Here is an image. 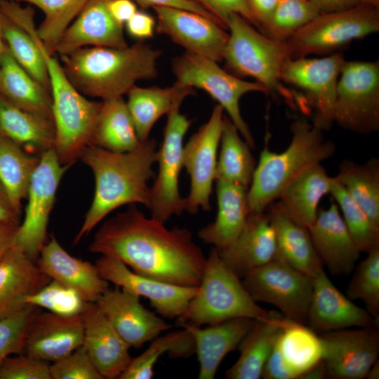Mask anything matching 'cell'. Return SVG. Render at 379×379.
Segmentation results:
<instances>
[{
	"label": "cell",
	"mask_w": 379,
	"mask_h": 379,
	"mask_svg": "<svg viewBox=\"0 0 379 379\" xmlns=\"http://www.w3.org/2000/svg\"><path fill=\"white\" fill-rule=\"evenodd\" d=\"M267 213L274 227L277 257L302 273L314 278L324 265L314 246L308 228L291 219L279 201L272 203Z\"/></svg>",
	"instance_id": "cell-28"
},
{
	"label": "cell",
	"mask_w": 379,
	"mask_h": 379,
	"mask_svg": "<svg viewBox=\"0 0 379 379\" xmlns=\"http://www.w3.org/2000/svg\"><path fill=\"white\" fill-rule=\"evenodd\" d=\"M334 123L359 134L378 131V60L345 61L336 86Z\"/></svg>",
	"instance_id": "cell-9"
},
{
	"label": "cell",
	"mask_w": 379,
	"mask_h": 379,
	"mask_svg": "<svg viewBox=\"0 0 379 379\" xmlns=\"http://www.w3.org/2000/svg\"><path fill=\"white\" fill-rule=\"evenodd\" d=\"M241 281L256 302L272 305L286 318L306 324L313 291L312 277L277 256L246 274Z\"/></svg>",
	"instance_id": "cell-11"
},
{
	"label": "cell",
	"mask_w": 379,
	"mask_h": 379,
	"mask_svg": "<svg viewBox=\"0 0 379 379\" xmlns=\"http://www.w3.org/2000/svg\"><path fill=\"white\" fill-rule=\"evenodd\" d=\"M378 31L379 9L359 4L344 11L320 13L286 41L291 59H295L335 53Z\"/></svg>",
	"instance_id": "cell-8"
},
{
	"label": "cell",
	"mask_w": 379,
	"mask_h": 379,
	"mask_svg": "<svg viewBox=\"0 0 379 379\" xmlns=\"http://www.w3.org/2000/svg\"><path fill=\"white\" fill-rule=\"evenodd\" d=\"M356 267L347 288L350 300H361L368 312L379 320V248L367 253Z\"/></svg>",
	"instance_id": "cell-44"
},
{
	"label": "cell",
	"mask_w": 379,
	"mask_h": 379,
	"mask_svg": "<svg viewBox=\"0 0 379 379\" xmlns=\"http://www.w3.org/2000/svg\"><path fill=\"white\" fill-rule=\"evenodd\" d=\"M39 161L40 157L29 154L11 140L0 135V182L19 215L22 201L27 199Z\"/></svg>",
	"instance_id": "cell-37"
},
{
	"label": "cell",
	"mask_w": 379,
	"mask_h": 379,
	"mask_svg": "<svg viewBox=\"0 0 379 379\" xmlns=\"http://www.w3.org/2000/svg\"><path fill=\"white\" fill-rule=\"evenodd\" d=\"M319 13L308 0H279L261 32L269 37L286 41Z\"/></svg>",
	"instance_id": "cell-43"
},
{
	"label": "cell",
	"mask_w": 379,
	"mask_h": 379,
	"mask_svg": "<svg viewBox=\"0 0 379 379\" xmlns=\"http://www.w3.org/2000/svg\"><path fill=\"white\" fill-rule=\"evenodd\" d=\"M333 177L321 164L300 174L282 191L278 199L284 211L294 221L308 228L316 219L319 204L330 194Z\"/></svg>",
	"instance_id": "cell-31"
},
{
	"label": "cell",
	"mask_w": 379,
	"mask_h": 379,
	"mask_svg": "<svg viewBox=\"0 0 379 379\" xmlns=\"http://www.w3.org/2000/svg\"><path fill=\"white\" fill-rule=\"evenodd\" d=\"M345 60L340 52L323 58L290 59L283 66L281 79L303 93V101L314 113L313 124L324 131L334 123L336 86Z\"/></svg>",
	"instance_id": "cell-13"
},
{
	"label": "cell",
	"mask_w": 379,
	"mask_h": 379,
	"mask_svg": "<svg viewBox=\"0 0 379 379\" xmlns=\"http://www.w3.org/2000/svg\"><path fill=\"white\" fill-rule=\"evenodd\" d=\"M83 345L103 378H119L132 358L130 347L121 338L95 302H90L82 314Z\"/></svg>",
	"instance_id": "cell-24"
},
{
	"label": "cell",
	"mask_w": 379,
	"mask_h": 379,
	"mask_svg": "<svg viewBox=\"0 0 379 379\" xmlns=\"http://www.w3.org/2000/svg\"><path fill=\"white\" fill-rule=\"evenodd\" d=\"M161 55L160 50L138 41L124 48L84 47L60 58L77 91L105 100L126 95L139 80L156 78Z\"/></svg>",
	"instance_id": "cell-3"
},
{
	"label": "cell",
	"mask_w": 379,
	"mask_h": 379,
	"mask_svg": "<svg viewBox=\"0 0 379 379\" xmlns=\"http://www.w3.org/2000/svg\"><path fill=\"white\" fill-rule=\"evenodd\" d=\"M193 88L174 84L171 87H140L135 85L126 94V106L141 142L149 138L157 121L168 114L175 100L182 95H190Z\"/></svg>",
	"instance_id": "cell-35"
},
{
	"label": "cell",
	"mask_w": 379,
	"mask_h": 379,
	"mask_svg": "<svg viewBox=\"0 0 379 379\" xmlns=\"http://www.w3.org/2000/svg\"><path fill=\"white\" fill-rule=\"evenodd\" d=\"M187 96H179L167 114L162 143L157 150L159 169L149 188L148 208L153 218L164 223L172 215L185 211V198L180 193L179 178L183 168V140L192 120L181 114L180 108Z\"/></svg>",
	"instance_id": "cell-10"
},
{
	"label": "cell",
	"mask_w": 379,
	"mask_h": 379,
	"mask_svg": "<svg viewBox=\"0 0 379 379\" xmlns=\"http://www.w3.org/2000/svg\"><path fill=\"white\" fill-rule=\"evenodd\" d=\"M330 194L338 205L345 225L360 252L379 248V225L348 195L334 177Z\"/></svg>",
	"instance_id": "cell-42"
},
{
	"label": "cell",
	"mask_w": 379,
	"mask_h": 379,
	"mask_svg": "<svg viewBox=\"0 0 379 379\" xmlns=\"http://www.w3.org/2000/svg\"><path fill=\"white\" fill-rule=\"evenodd\" d=\"M218 211L213 222L201 228L199 237L221 250L231 244L241 232L249 214L248 188L234 183L216 180Z\"/></svg>",
	"instance_id": "cell-29"
},
{
	"label": "cell",
	"mask_w": 379,
	"mask_h": 379,
	"mask_svg": "<svg viewBox=\"0 0 379 379\" xmlns=\"http://www.w3.org/2000/svg\"><path fill=\"white\" fill-rule=\"evenodd\" d=\"M215 180H223L248 188L256 163L250 146L227 116H224L220 141Z\"/></svg>",
	"instance_id": "cell-36"
},
{
	"label": "cell",
	"mask_w": 379,
	"mask_h": 379,
	"mask_svg": "<svg viewBox=\"0 0 379 379\" xmlns=\"http://www.w3.org/2000/svg\"><path fill=\"white\" fill-rule=\"evenodd\" d=\"M224 116L222 107L218 104L208 120L184 145L182 165L190 178V192L185 198V211L190 213H196L199 208L211 210L210 197L215 180Z\"/></svg>",
	"instance_id": "cell-14"
},
{
	"label": "cell",
	"mask_w": 379,
	"mask_h": 379,
	"mask_svg": "<svg viewBox=\"0 0 379 379\" xmlns=\"http://www.w3.org/2000/svg\"><path fill=\"white\" fill-rule=\"evenodd\" d=\"M89 250L117 258L141 275L186 287L199 286L206 262L189 230L168 229L134 206L105 222Z\"/></svg>",
	"instance_id": "cell-1"
},
{
	"label": "cell",
	"mask_w": 379,
	"mask_h": 379,
	"mask_svg": "<svg viewBox=\"0 0 379 379\" xmlns=\"http://www.w3.org/2000/svg\"><path fill=\"white\" fill-rule=\"evenodd\" d=\"M124 27L131 37L143 41L153 36L156 31V20L150 14L138 10L125 23Z\"/></svg>",
	"instance_id": "cell-50"
},
{
	"label": "cell",
	"mask_w": 379,
	"mask_h": 379,
	"mask_svg": "<svg viewBox=\"0 0 379 379\" xmlns=\"http://www.w3.org/2000/svg\"><path fill=\"white\" fill-rule=\"evenodd\" d=\"M140 298L116 286L113 289L109 288L95 302L130 348H140L161 332L172 328L171 324L146 309Z\"/></svg>",
	"instance_id": "cell-18"
},
{
	"label": "cell",
	"mask_w": 379,
	"mask_h": 379,
	"mask_svg": "<svg viewBox=\"0 0 379 379\" xmlns=\"http://www.w3.org/2000/svg\"><path fill=\"white\" fill-rule=\"evenodd\" d=\"M89 302L76 290L53 279L25 300L26 305L63 317L81 315Z\"/></svg>",
	"instance_id": "cell-45"
},
{
	"label": "cell",
	"mask_w": 379,
	"mask_h": 379,
	"mask_svg": "<svg viewBox=\"0 0 379 379\" xmlns=\"http://www.w3.org/2000/svg\"><path fill=\"white\" fill-rule=\"evenodd\" d=\"M0 135L20 146L29 154L41 156L54 149L53 121L22 109L0 94Z\"/></svg>",
	"instance_id": "cell-30"
},
{
	"label": "cell",
	"mask_w": 379,
	"mask_h": 379,
	"mask_svg": "<svg viewBox=\"0 0 379 379\" xmlns=\"http://www.w3.org/2000/svg\"><path fill=\"white\" fill-rule=\"evenodd\" d=\"M291 131V142L284 151L274 152L266 145L261 152L247 190L249 213L265 212L292 180L335 152L324 131L305 119L294 121Z\"/></svg>",
	"instance_id": "cell-4"
},
{
	"label": "cell",
	"mask_w": 379,
	"mask_h": 379,
	"mask_svg": "<svg viewBox=\"0 0 379 379\" xmlns=\"http://www.w3.org/2000/svg\"><path fill=\"white\" fill-rule=\"evenodd\" d=\"M308 230L319 258L331 273L347 275L353 271L361 252L335 202L318 211Z\"/></svg>",
	"instance_id": "cell-23"
},
{
	"label": "cell",
	"mask_w": 379,
	"mask_h": 379,
	"mask_svg": "<svg viewBox=\"0 0 379 379\" xmlns=\"http://www.w3.org/2000/svg\"><path fill=\"white\" fill-rule=\"evenodd\" d=\"M226 28L230 32L222 60L228 69L238 77H251L268 93L277 91L293 102L281 79L283 66L291 59L286 41L266 36L236 13L229 16Z\"/></svg>",
	"instance_id": "cell-6"
},
{
	"label": "cell",
	"mask_w": 379,
	"mask_h": 379,
	"mask_svg": "<svg viewBox=\"0 0 379 379\" xmlns=\"http://www.w3.org/2000/svg\"><path fill=\"white\" fill-rule=\"evenodd\" d=\"M0 379H51L50 364L26 354L8 357L0 365Z\"/></svg>",
	"instance_id": "cell-48"
},
{
	"label": "cell",
	"mask_w": 379,
	"mask_h": 379,
	"mask_svg": "<svg viewBox=\"0 0 379 379\" xmlns=\"http://www.w3.org/2000/svg\"><path fill=\"white\" fill-rule=\"evenodd\" d=\"M369 379H378L379 378V363L377 360L371 367L366 375Z\"/></svg>",
	"instance_id": "cell-59"
},
{
	"label": "cell",
	"mask_w": 379,
	"mask_h": 379,
	"mask_svg": "<svg viewBox=\"0 0 379 379\" xmlns=\"http://www.w3.org/2000/svg\"><path fill=\"white\" fill-rule=\"evenodd\" d=\"M20 215L12 206L8 195L0 182V222L20 224Z\"/></svg>",
	"instance_id": "cell-56"
},
{
	"label": "cell",
	"mask_w": 379,
	"mask_h": 379,
	"mask_svg": "<svg viewBox=\"0 0 379 379\" xmlns=\"http://www.w3.org/2000/svg\"><path fill=\"white\" fill-rule=\"evenodd\" d=\"M110 0H89L58 41L54 54L60 57L89 46L124 48L128 45L124 26L112 16Z\"/></svg>",
	"instance_id": "cell-20"
},
{
	"label": "cell",
	"mask_w": 379,
	"mask_h": 379,
	"mask_svg": "<svg viewBox=\"0 0 379 379\" xmlns=\"http://www.w3.org/2000/svg\"><path fill=\"white\" fill-rule=\"evenodd\" d=\"M142 8L157 6H170L182 8L203 15L220 23L213 15L201 6L190 0H132ZM221 24V23H220Z\"/></svg>",
	"instance_id": "cell-52"
},
{
	"label": "cell",
	"mask_w": 379,
	"mask_h": 379,
	"mask_svg": "<svg viewBox=\"0 0 379 379\" xmlns=\"http://www.w3.org/2000/svg\"><path fill=\"white\" fill-rule=\"evenodd\" d=\"M203 7L226 28L229 16L232 13L241 15L258 29L248 0H190ZM227 29V28H226Z\"/></svg>",
	"instance_id": "cell-49"
},
{
	"label": "cell",
	"mask_w": 379,
	"mask_h": 379,
	"mask_svg": "<svg viewBox=\"0 0 379 379\" xmlns=\"http://www.w3.org/2000/svg\"><path fill=\"white\" fill-rule=\"evenodd\" d=\"M50 372L51 379H104L83 345L50 364Z\"/></svg>",
	"instance_id": "cell-47"
},
{
	"label": "cell",
	"mask_w": 379,
	"mask_h": 379,
	"mask_svg": "<svg viewBox=\"0 0 379 379\" xmlns=\"http://www.w3.org/2000/svg\"><path fill=\"white\" fill-rule=\"evenodd\" d=\"M154 139L141 142L126 152L109 151L88 145L79 159L88 166L95 178L94 196L83 224L77 233V244L107 215L127 204H140L148 208V182L154 175L153 165L157 159Z\"/></svg>",
	"instance_id": "cell-2"
},
{
	"label": "cell",
	"mask_w": 379,
	"mask_h": 379,
	"mask_svg": "<svg viewBox=\"0 0 379 379\" xmlns=\"http://www.w3.org/2000/svg\"><path fill=\"white\" fill-rule=\"evenodd\" d=\"M95 265L102 279L147 298L152 307L166 318L180 317L198 288V286H182L141 275L121 260L110 256L102 255Z\"/></svg>",
	"instance_id": "cell-17"
},
{
	"label": "cell",
	"mask_w": 379,
	"mask_h": 379,
	"mask_svg": "<svg viewBox=\"0 0 379 379\" xmlns=\"http://www.w3.org/2000/svg\"><path fill=\"white\" fill-rule=\"evenodd\" d=\"M348 195L379 225V160L372 158L364 164L343 160L334 177Z\"/></svg>",
	"instance_id": "cell-38"
},
{
	"label": "cell",
	"mask_w": 379,
	"mask_h": 379,
	"mask_svg": "<svg viewBox=\"0 0 379 379\" xmlns=\"http://www.w3.org/2000/svg\"><path fill=\"white\" fill-rule=\"evenodd\" d=\"M359 4L372 6L374 8H379V0H359Z\"/></svg>",
	"instance_id": "cell-61"
},
{
	"label": "cell",
	"mask_w": 379,
	"mask_h": 379,
	"mask_svg": "<svg viewBox=\"0 0 379 379\" xmlns=\"http://www.w3.org/2000/svg\"><path fill=\"white\" fill-rule=\"evenodd\" d=\"M366 309L353 303L331 282L324 270L313 278V291L306 324L314 332H327L352 326L378 324Z\"/></svg>",
	"instance_id": "cell-19"
},
{
	"label": "cell",
	"mask_w": 379,
	"mask_h": 379,
	"mask_svg": "<svg viewBox=\"0 0 379 379\" xmlns=\"http://www.w3.org/2000/svg\"><path fill=\"white\" fill-rule=\"evenodd\" d=\"M277 340L265 361L261 378L264 379H296L295 375L284 359Z\"/></svg>",
	"instance_id": "cell-51"
},
{
	"label": "cell",
	"mask_w": 379,
	"mask_h": 379,
	"mask_svg": "<svg viewBox=\"0 0 379 379\" xmlns=\"http://www.w3.org/2000/svg\"><path fill=\"white\" fill-rule=\"evenodd\" d=\"M27 305L20 311L0 319V365L12 354H22L30 323L39 312Z\"/></svg>",
	"instance_id": "cell-46"
},
{
	"label": "cell",
	"mask_w": 379,
	"mask_h": 379,
	"mask_svg": "<svg viewBox=\"0 0 379 379\" xmlns=\"http://www.w3.org/2000/svg\"><path fill=\"white\" fill-rule=\"evenodd\" d=\"M326 378V373L322 360L318 364L302 375L300 379H324Z\"/></svg>",
	"instance_id": "cell-58"
},
{
	"label": "cell",
	"mask_w": 379,
	"mask_h": 379,
	"mask_svg": "<svg viewBox=\"0 0 379 379\" xmlns=\"http://www.w3.org/2000/svg\"><path fill=\"white\" fill-rule=\"evenodd\" d=\"M277 343L284 359L296 379L322 360V345L319 335L303 324L289 320Z\"/></svg>",
	"instance_id": "cell-39"
},
{
	"label": "cell",
	"mask_w": 379,
	"mask_h": 379,
	"mask_svg": "<svg viewBox=\"0 0 379 379\" xmlns=\"http://www.w3.org/2000/svg\"><path fill=\"white\" fill-rule=\"evenodd\" d=\"M274 312L258 305L241 279L225 265L213 248L206 258L197 291L178 320V323L201 326L239 317L264 320Z\"/></svg>",
	"instance_id": "cell-5"
},
{
	"label": "cell",
	"mask_w": 379,
	"mask_h": 379,
	"mask_svg": "<svg viewBox=\"0 0 379 379\" xmlns=\"http://www.w3.org/2000/svg\"><path fill=\"white\" fill-rule=\"evenodd\" d=\"M38 8L44 18L36 33L47 51L54 55L61 36L89 0H15Z\"/></svg>",
	"instance_id": "cell-41"
},
{
	"label": "cell",
	"mask_w": 379,
	"mask_h": 379,
	"mask_svg": "<svg viewBox=\"0 0 379 379\" xmlns=\"http://www.w3.org/2000/svg\"><path fill=\"white\" fill-rule=\"evenodd\" d=\"M84 338L82 314L63 317L39 311L29 326L22 353L54 362L81 346Z\"/></svg>",
	"instance_id": "cell-21"
},
{
	"label": "cell",
	"mask_w": 379,
	"mask_h": 379,
	"mask_svg": "<svg viewBox=\"0 0 379 379\" xmlns=\"http://www.w3.org/2000/svg\"><path fill=\"white\" fill-rule=\"evenodd\" d=\"M195 352L194 341L185 328L157 336L148 348L138 357L132 359L119 379H151L153 367L164 353L172 357H187Z\"/></svg>",
	"instance_id": "cell-40"
},
{
	"label": "cell",
	"mask_w": 379,
	"mask_h": 379,
	"mask_svg": "<svg viewBox=\"0 0 379 379\" xmlns=\"http://www.w3.org/2000/svg\"><path fill=\"white\" fill-rule=\"evenodd\" d=\"M257 319L239 317L201 328L178 323L192 335L199 363V379H213L224 357L238 347Z\"/></svg>",
	"instance_id": "cell-26"
},
{
	"label": "cell",
	"mask_w": 379,
	"mask_h": 379,
	"mask_svg": "<svg viewBox=\"0 0 379 379\" xmlns=\"http://www.w3.org/2000/svg\"><path fill=\"white\" fill-rule=\"evenodd\" d=\"M319 336L326 378H365L378 360L379 335L375 326L331 331Z\"/></svg>",
	"instance_id": "cell-15"
},
{
	"label": "cell",
	"mask_w": 379,
	"mask_h": 379,
	"mask_svg": "<svg viewBox=\"0 0 379 379\" xmlns=\"http://www.w3.org/2000/svg\"><path fill=\"white\" fill-rule=\"evenodd\" d=\"M319 13L340 11L359 4V0H308Z\"/></svg>",
	"instance_id": "cell-55"
},
{
	"label": "cell",
	"mask_w": 379,
	"mask_h": 379,
	"mask_svg": "<svg viewBox=\"0 0 379 379\" xmlns=\"http://www.w3.org/2000/svg\"><path fill=\"white\" fill-rule=\"evenodd\" d=\"M290 319L275 312L264 320H256L238 346L237 361L225 372L229 379H259L271 351Z\"/></svg>",
	"instance_id": "cell-32"
},
{
	"label": "cell",
	"mask_w": 379,
	"mask_h": 379,
	"mask_svg": "<svg viewBox=\"0 0 379 379\" xmlns=\"http://www.w3.org/2000/svg\"><path fill=\"white\" fill-rule=\"evenodd\" d=\"M279 0H248L249 4L258 24V29L262 28L270 20Z\"/></svg>",
	"instance_id": "cell-53"
},
{
	"label": "cell",
	"mask_w": 379,
	"mask_h": 379,
	"mask_svg": "<svg viewBox=\"0 0 379 379\" xmlns=\"http://www.w3.org/2000/svg\"><path fill=\"white\" fill-rule=\"evenodd\" d=\"M4 15L1 10L0 8V60H1V55L3 51V48L4 46V41L3 38V22H4Z\"/></svg>",
	"instance_id": "cell-60"
},
{
	"label": "cell",
	"mask_w": 379,
	"mask_h": 379,
	"mask_svg": "<svg viewBox=\"0 0 379 379\" xmlns=\"http://www.w3.org/2000/svg\"><path fill=\"white\" fill-rule=\"evenodd\" d=\"M156 31L167 36L185 52L222 60L228 33L218 22L194 11L170 6L152 8Z\"/></svg>",
	"instance_id": "cell-16"
},
{
	"label": "cell",
	"mask_w": 379,
	"mask_h": 379,
	"mask_svg": "<svg viewBox=\"0 0 379 379\" xmlns=\"http://www.w3.org/2000/svg\"><path fill=\"white\" fill-rule=\"evenodd\" d=\"M225 265L240 279L277 256L274 227L267 213H249L237 239L218 250Z\"/></svg>",
	"instance_id": "cell-22"
},
{
	"label": "cell",
	"mask_w": 379,
	"mask_h": 379,
	"mask_svg": "<svg viewBox=\"0 0 379 379\" xmlns=\"http://www.w3.org/2000/svg\"><path fill=\"white\" fill-rule=\"evenodd\" d=\"M172 70L176 85L202 89L215 100L243 139L251 148L255 147L253 136L241 114L239 101L251 92L268 93L262 84L243 80L221 68L217 61L188 52L173 59Z\"/></svg>",
	"instance_id": "cell-7"
},
{
	"label": "cell",
	"mask_w": 379,
	"mask_h": 379,
	"mask_svg": "<svg viewBox=\"0 0 379 379\" xmlns=\"http://www.w3.org/2000/svg\"><path fill=\"white\" fill-rule=\"evenodd\" d=\"M108 8L113 18L124 26L138 11L137 4L132 0H110Z\"/></svg>",
	"instance_id": "cell-54"
},
{
	"label": "cell",
	"mask_w": 379,
	"mask_h": 379,
	"mask_svg": "<svg viewBox=\"0 0 379 379\" xmlns=\"http://www.w3.org/2000/svg\"><path fill=\"white\" fill-rule=\"evenodd\" d=\"M19 225L0 222V259L13 246Z\"/></svg>",
	"instance_id": "cell-57"
},
{
	"label": "cell",
	"mask_w": 379,
	"mask_h": 379,
	"mask_svg": "<svg viewBox=\"0 0 379 379\" xmlns=\"http://www.w3.org/2000/svg\"><path fill=\"white\" fill-rule=\"evenodd\" d=\"M140 142L123 97L102 100L90 145L126 152Z\"/></svg>",
	"instance_id": "cell-34"
},
{
	"label": "cell",
	"mask_w": 379,
	"mask_h": 379,
	"mask_svg": "<svg viewBox=\"0 0 379 379\" xmlns=\"http://www.w3.org/2000/svg\"><path fill=\"white\" fill-rule=\"evenodd\" d=\"M51 279L19 247L11 246L0 259V319L22 310L27 298Z\"/></svg>",
	"instance_id": "cell-27"
},
{
	"label": "cell",
	"mask_w": 379,
	"mask_h": 379,
	"mask_svg": "<svg viewBox=\"0 0 379 379\" xmlns=\"http://www.w3.org/2000/svg\"><path fill=\"white\" fill-rule=\"evenodd\" d=\"M71 165L60 163L54 149L44 153L32 175L27 205L13 244L36 262L47 241V227L60 180Z\"/></svg>",
	"instance_id": "cell-12"
},
{
	"label": "cell",
	"mask_w": 379,
	"mask_h": 379,
	"mask_svg": "<svg viewBox=\"0 0 379 379\" xmlns=\"http://www.w3.org/2000/svg\"><path fill=\"white\" fill-rule=\"evenodd\" d=\"M0 94L17 107L53 121L51 92L17 62L6 43L0 60Z\"/></svg>",
	"instance_id": "cell-33"
},
{
	"label": "cell",
	"mask_w": 379,
	"mask_h": 379,
	"mask_svg": "<svg viewBox=\"0 0 379 379\" xmlns=\"http://www.w3.org/2000/svg\"><path fill=\"white\" fill-rule=\"evenodd\" d=\"M52 279L78 291L87 301L95 302L109 288L95 265L69 255L53 234L42 247L36 261Z\"/></svg>",
	"instance_id": "cell-25"
}]
</instances>
